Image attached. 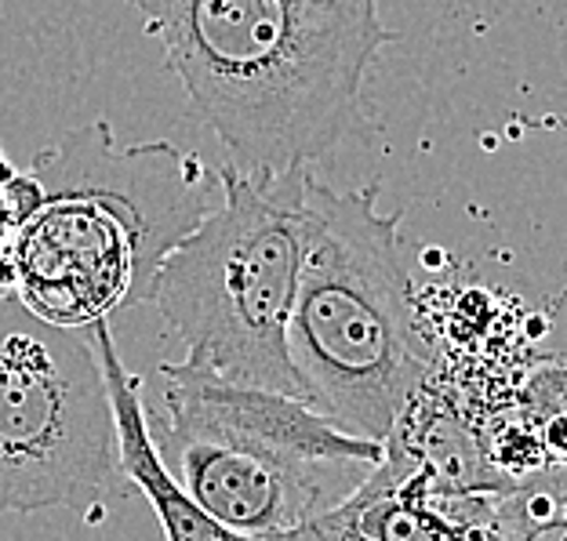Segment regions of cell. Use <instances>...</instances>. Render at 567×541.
I'll use <instances>...</instances> for the list:
<instances>
[{
	"mask_svg": "<svg viewBox=\"0 0 567 541\" xmlns=\"http://www.w3.org/2000/svg\"><path fill=\"white\" fill-rule=\"evenodd\" d=\"M244 171H288L375 132L364 84L396 33L379 0H124Z\"/></svg>",
	"mask_w": 567,
	"mask_h": 541,
	"instance_id": "1",
	"label": "cell"
},
{
	"mask_svg": "<svg viewBox=\"0 0 567 541\" xmlns=\"http://www.w3.org/2000/svg\"><path fill=\"white\" fill-rule=\"evenodd\" d=\"M30 175L44 200L22 226L16 294L62 327L150 302L164 254L208 215L215 183L197 153L164 138L121 146L106 121L51 142Z\"/></svg>",
	"mask_w": 567,
	"mask_h": 541,
	"instance_id": "2",
	"label": "cell"
},
{
	"mask_svg": "<svg viewBox=\"0 0 567 541\" xmlns=\"http://www.w3.org/2000/svg\"><path fill=\"white\" fill-rule=\"evenodd\" d=\"M401 211L379 186H306L302 266L288 316L299 396L339 429L385 444L425 385Z\"/></svg>",
	"mask_w": 567,
	"mask_h": 541,
	"instance_id": "3",
	"label": "cell"
},
{
	"mask_svg": "<svg viewBox=\"0 0 567 541\" xmlns=\"http://www.w3.org/2000/svg\"><path fill=\"white\" fill-rule=\"evenodd\" d=\"M161 458L229 538H306L375 469L382 444L339 429L302 396L161 364Z\"/></svg>",
	"mask_w": 567,
	"mask_h": 541,
	"instance_id": "4",
	"label": "cell"
},
{
	"mask_svg": "<svg viewBox=\"0 0 567 541\" xmlns=\"http://www.w3.org/2000/svg\"><path fill=\"white\" fill-rule=\"evenodd\" d=\"M313 171H244L223 164L208 208L164 254L150 305L183 342L186 364L240 385L299 396L288 316L299 288L306 186Z\"/></svg>",
	"mask_w": 567,
	"mask_h": 541,
	"instance_id": "5",
	"label": "cell"
},
{
	"mask_svg": "<svg viewBox=\"0 0 567 541\" xmlns=\"http://www.w3.org/2000/svg\"><path fill=\"white\" fill-rule=\"evenodd\" d=\"M117 429L87 327L0 294V512L99 520L117 487Z\"/></svg>",
	"mask_w": 567,
	"mask_h": 541,
	"instance_id": "6",
	"label": "cell"
},
{
	"mask_svg": "<svg viewBox=\"0 0 567 541\" xmlns=\"http://www.w3.org/2000/svg\"><path fill=\"white\" fill-rule=\"evenodd\" d=\"M102 364V378H106L110 407H113V429H117V469L127 476L142 498L150 501L161 520V531L172 541H215L229 538L223 523H215L197 501H193L183 483L175 480L167 461L161 458L157 436H153V418L146 404H142V382L124 367V360L113 342L110 320L102 316L87 324Z\"/></svg>",
	"mask_w": 567,
	"mask_h": 541,
	"instance_id": "7",
	"label": "cell"
},
{
	"mask_svg": "<svg viewBox=\"0 0 567 541\" xmlns=\"http://www.w3.org/2000/svg\"><path fill=\"white\" fill-rule=\"evenodd\" d=\"M495 538H567V466H543L495 495Z\"/></svg>",
	"mask_w": 567,
	"mask_h": 541,
	"instance_id": "8",
	"label": "cell"
},
{
	"mask_svg": "<svg viewBox=\"0 0 567 541\" xmlns=\"http://www.w3.org/2000/svg\"><path fill=\"white\" fill-rule=\"evenodd\" d=\"M41 200L44 189L30 171H16L8 183H0V294H16L19 288V237Z\"/></svg>",
	"mask_w": 567,
	"mask_h": 541,
	"instance_id": "9",
	"label": "cell"
},
{
	"mask_svg": "<svg viewBox=\"0 0 567 541\" xmlns=\"http://www.w3.org/2000/svg\"><path fill=\"white\" fill-rule=\"evenodd\" d=\"M520 410L535 422L546 415H567V360H543L532 367L520 389Z\"/></svg>",
	"mask_w": 567,
	"mask_h": 541,
	"instance_id": "10",
	"label": "cell"
},
{
	"mask_svg": "<svg viewBox=\"0 0 567 541\" xmlns=\"http://www.w3.org/2000/svg\"><path fill=\"white\" fill-rule=\"evenodd\" d=\"M538 440L546 450V466H567V415L538 418Z\"/></svg>",
	"mask_w": 567,
	"mask_h": 541,
	"instance_id": "11",
	"label": "cell"
},
{
	"mask_svg": "<svg viewBox=\"0 0 567 541\" xmlns=\"http://www.w3.org/2000/svg\"><path fill=\"white\" fill-rule=\"evenodd\" d=\"M11 175H16V167H11V160L4 157V149H0V183H8Z\"/></svg>",
	"mask_w": 567,
	"mask_h": 541,
	"instance_id": "12",
	"label": "cell"
}]
</instances>
